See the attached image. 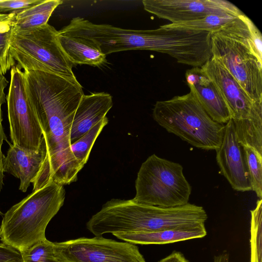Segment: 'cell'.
<instances>
[{"instance_id":"obj_1","label":"cell","mask_w":262,"mask_h":262,"mask_svg":"<svg viewBox=\"0 0 262 262\" xmlns=\"http://www.w3.org/2000/svg\"><path fill=\"white\" fill-rule=\"evenodd\" d=\"M29 95L47 148L46 160L33 182L39 189L51 182L63 185L76 181L82 168L71 150L74 116L84 95L76 78L40 71H24Z\"/></svg>"},{"instance_id":"obj_2","label":"cell","mask_w":262,"mask_h":262,"mask_svg":"<svg viewBox=\"0 0 262 262\" xmlns=\"http://www.w3.org/2000/svg\"><path fill=\"white\" fill-rule=\"evenodd\" d=\"M64 199L63 185L54 182L32 191L4 214L1 241L20 252L45 239L47 225Z\"/></svg>"},{"instance_id":"obj_3","label":"cell","mask_w":262,"mask_h":262,"mask_svg":"<svg viewBox=\"0 0 262 262\" xmlns=\"http://www.w3.org/2000/svg\"><path fill=\"white\" fill-rule=\"evenodd\" d=\"M152 117L168 132L195 147L216 150L221 144L225 125L213 120L190 92L157 101Z\"/></svg>"},{"instance_id":"obj_4","label":"cell","mask_w":262,"mask_h":262,"mask_svg":"<svg viewBox=\"0 0 262 262\" xmlns=\"http://www.w3.org/2000/svg\"><path fill=\"white\" fill-rule=\"evenodd\" d=\"M58 36V31L48 24L21 32L12 30L11 58L24 71H40L75 78L74 65L63 52Z\"/></svg>"},{"instance_id":"obj_5","label":"cell","mask_w":262,"mask_h":262,"mask_svg":"<svg viewBox=\"0 0 262 262\" xmlns=\"http://www.w3.org/2000/svg\"><path fill=\"white\" fill-rule=\"evenodd\" d=\"M135 202L161 207L188 203L191 187L179 163L153 154L142 164L135 182Z\"/></svg>"},{"instance_id":"obj_6","label":"cell","mask_w":262,"mask_h":262,"mask_svg":"<svg viewBox=\"0 0 262 262\" xmlns=\"http://www.w3.org/2000/svg\"><path fill=\"white\" fill-rule=\"evenodd\" d=\"M8 117L12 144L26 150H38L43 140L42 130L28 93L24 71L11 68L7 95Z\"/></svg>"},{"instance_id":"obj_7","label":"cell","mask_w":262,"mask_h":262,"mask_svg":"<svg viewBox=\"0 0 262 262\" xmlns=\"http://www.w3.org/2000/svg\"><path fill=\"white\" fill-rule=\"evenodd\" d=\"M212 57L237 80L250 98L262 102V61L242 43L213 32Z\"/></svg>"},{"instance_id":"obj_8","label":"cell","mask_w":262,"mask_h":262,"mask_svg":"<svg viewBox=\"0 0 262 262\" xmlns=\"http://www.w3.org/2000/svg\"><path fill=\"white\" fill-rule=\"evenodd\" d=\"M55 248L62 262H146L135 244L102 236L55 242Z\"/></svg>"},{"instance_id":"obj_9","label":"cell","mask_w":262,"mask_h":262,"mask_svg":"<svg viewBox=\"0 0 262 262\" xmlns=\"http://www.w3.org/2000/svg\"><path fill=\"white\" fill-rule=\"evenodd\" d=\"M143 8L171 24L192 21L215 14L238 16L244 14L225 0H143Z\"/></svg>"},{"instance_id":"obj_10","label":"cell","mask_w":262,"mask_h":262,"mask_svg":"<svg viewBox=\"0 0 262 262\" xmlns=\"http://www.w3.org/2000/svg\"><path fill=\"white\" fill-rule=\"evenodd\" d=\"M225 100L233 122L262 115V102L252 100L237 80L211 57L201 67Z\"/></svg>"},{"instance_id":"obj_11","label":"cell","mask_w":262,"mask_h":262,"mask_svg":"<svg viewBox=\"0 0 262 262\" xmlns=\"http://www.w3.org/2000/svg\"><path fill=\"white\" fill-rule=\"evenodd\" d=\"M216 160L222 174L233 189L251 190L243 147L236 138L231 119L225 125L221 144L216 150Z\"/></svg>"},{"instance_id":"obj_12","label":"cell","mask_w":262,"mask_h":262,"mask_svg":"<svg viewBox=\"0 0 262 262\" xmlns=\"http://www.w3.org/2000/svg\"><path fill=\"white\" fill-rule=\"evenodd\" d=\"M190 92L214 121L226 124L231 118L229 107L214 82L201 67H193L185 73Z\"/></svg>"},{"instance_id":"obj_13","label":"cell","mask_w":262,"mask_h":262,"mask_svg":"<svg viewBox=\"0 0 262 262\" xmlns=\"http://www.w3.org/2000/svg\"><path fill=\"white\" fill-rule=\"evenodd\" d=\"M9 148L3 159V171L20 180L19 189L25 192L39 172L47 156L43 138L39 149L35 151L24 150L9 143Z\"/></svg>"},{"instance_id":"obj_14","label":"cell","mask_w":262,"mask_h":262,"mask_svg":"<svg viewBox=\"0 0 262 262\" xmlns=\"http://www.w3.org/2000/svg\"><path fill=\"white\" fill-rule=\"evenodd\" d=\"M108 93H94L83 95L75 112L70 133L71 144L78 140L106 116L113 106Z\"/></svg>"},{"instance_id":"obj_15","label":"cell","mask_w":262,"mask_h":262,"mask_svg":"<svg viewBox=\"0 0 262 262\" xmlns=\"http://www.w3.org/2000/svg\"><path fill=\"white\" fill-rule=\"evenodd\" d=\"M206 234L205 224H203L189 228L118 233L114 235L124 242L135 245H162L202 238Z\"/></svg>"},{"instance_id":"obj_16","label":"cell","mask_w":262,"mask_h":262,"mask_svg":"<svg viewBox=\"0 0 262 262\" xmlns=\"http://www.w3.org/2000/svg\"><path fill=\"white\" fill-rule=\"evenodd\" d=\"M58 37L63 52L73 65L99 67L106 62V55L93 41L82 37L59 32Z\"/></svg>"},{"instance_id":"obj_17","label":"cell","mask_w":262,"mask_h":262,"mask_svg":"<svg viewBox=\"0 0 262 262\" xmlns=\"http://www.w3.org/2000/svg\"><path fill=\"white\" fill-rule=\"evenodd\" d=\"M215 32L242 43L262 61L261 34L245 14L238 15Z\"/></svg>"},{"instance_id":"obj_18","label":"cell","mask_w":262,"mask_h":262,"mask_svg":"<svg viewBox=\"0 0 262 262\" xmlns=\"http://www.w3.org/2000/svg\"><path fill=\"white\" fill-rule=\"evenodd\" d=\"M62 3L60 0H40L36 5L16 13L12 30L21 32L47 24L53 11Z\"/></svg>"},{"instance_id":"obj_19","label":"cell","mask_w":262,"mask_h":262,"mask_svg":"<svg viewBox=\"0 0 262 262\" xmlns=\"http://www.w3.org/2000/svg\"><path fill=\"white\" fill-rule=\"evenodd\" d=\"M108 122V120L105 117L78 140L71 144V151L82 168L89 159L90 152L96 139Z\"/></svg>"},{"instance_id":"obj_20","label":"cell","mask_w":262,"mask_h":262,"mask_svg":"<svg viewBox=\"0 0 262 262\" xmlns=\"http://www.w3.org/2000/svg\"><path fill=\"white\" fill-rule=\"evenodd\" d=\"M237 16L212 14L192 21L169 24L162 25L165 28L186 29L196 31H208L211 33L231 21Z\"/></svg>"},{"instance_id":"obj_21","label":"cell","mask_w":262,"mask_h":262,"mask_svg":"<svg viewBox=\"0 0 262 262\" xmlns=\"http://www.w3.org/2000/svg\"><path fill=\"white\" fill-rule=\"evenodd\" d=\"M250 262H262V200L250 210Z\"/></svg>"},{"instance_id":"obj_22","label":"cell","mask_w":262,"mask_h":262,"mask_svg":"<svg viewBox=\"0 0 262 262\" xmlns=\"http://www.w3.org/2000/svg\"><path fill=\"white\" fill-rule=\"evenodd\" d=\"M23 262H62L55 248V242L46 238L20 251Z\"/></svg>"},{"instance_id":"obj_23","label":"cell","mask_w":262,"mask_h":262,"mask_svg":"<svg viewBox=\"0 0 262 262\" xmlns=\"http://www.w3.org/2000/svg\"><path fill=\"white\" fill-rule=\"evenodd\" d=\"M251 190L261 199L262 195V155L249 146H243Z\"/></svg>"},{"instance_id":"obj_24","label":"cell","mask_w":262,"mask_h":262,"mask_svg":"<svg viewBox=\"0 0 262 262\" xmlns=\"http://www.w3.org/2000/svg\"><path fill=\"white\" fill-rule=\"evenodd\" d=\"M9 83L8 80L5 76L0 73V193L2 189L4 178V171L3 169V159L4 157L2 150V147L4 141L8 143L7 137L4 132V129L2 125L3 116L2 106L6 101V95L5 93V90ZM3 213L0 209V215H3Z\"/></svg>"},{"instance_id":"obj_25","label":"cell","mask_w":262,"mask_h":262,"mask_svg":"<svg viewBox=\"0 0 262 262\" xmlns=\"http://www.w3.org/2000/svg\"><path fill=\"white\" fill-rule=\"evenodd\" d=\"M11 34L12 29L8 32L0 33V73L4 75L15 66L9 53V41Z\"/></svg>"},{"instance_id":"obj_26","label":"cell","mask_w":262,"mask_h":262,"mask_svg":"<svg viewBox=\"0 0 262 262\" xmlns=\"http://www.w3.org/2000/svg\"><path fill=\"white\" fill-rule=\"evenodd\" d=\"M40 0H0V13H16L38 3Z\"/></svg>"},{"instance_id":"obj_27","label":"cell","mask_w":262,"mask_h":262,"mask_svg":"<svg viewBox=\"0 0 262 262\" xmlns=\"http://www.w3.org/2000/svg\"><path fill=\"white\" fill-rule=\"evenodd\" d=\"M0 262H23L20 252L4 243L0 244Z\"/></svg>"},{"instance_id":"obj_28","label":"cell","mask_w":262,"mask_h":262,"mask_svg":"<svg viewBox=\"0 0 262 262\" xmlns=\"http://www.w3.org/2000/svg\"><path fill=\"white\" fill-rule=\"evenodd\" d=\"M16 13H0V33L10 31L13 26Z\"/></svg>"},{"instance_id":"obj_29","label":"cell","mask_w":262,"mask_h":262,"mask_svg":"<svg viewBox=\"0 0 262 262\" xmlns=\"http://www.w3.org/2000/svg\"><path fill=\"white\" fill-rule=\"evenodd\" d=\"M158 262H189L180 252L174 251Z\"/></svg>"},{"instance_id":"obj_30","label":"cell","mask_w":262,"mask_h":262,"mask_svg":"<svg viewBox=\"0 0 262 262\" xmlns=\"http://www.w3.org/2000/svg\"><path fill=\"white\" fill-rule=\"evenodd\" d=\"M213 262H229V254L226 251H223L213 257Z\"/></svg>"}]
</instances>
